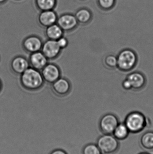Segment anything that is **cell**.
Instances as JSON below:
<instances>
[{
	"label": "cell",
	"mask_w": 153,
	"mask_h": 154,
	"mask_svg": "<svg viewBox=\"0 0 153 154\" xmlns=\"http://www.w3.org/2000/svg\"><path fill=\"white\" fill-rule=\"evenodd\" d=\"M139 142L143 149L148 151H153V131L144 133L140 137Z\"/></svg>",
	"instance_id": "cell-15"
},
{
	"label": "cell",
	"mask_w": 153,
	"mask_h": 154,
	"mask_svg": "<svg viewBox=\"0 0 153 154\" xmlns=\"http://www.w3.org/2000/svg\"><path fill=\"white\" fill-rule=\"evenodd\" d=\"M129 82L132 89L139 91L142 89L146 84V80L143 74L139 72H135L129 74L127 79Z\"/></svg>",
	"instance_id": "cell-9"
},
{
	"label": "cell",
	"mask_w": 153,
	"mask_h": 154,
	"mask_svg": "<svg viewBox=\"0 0 153 154\" xmlns=\"http://www.w3.org/2000/svg\"><path fill=\"white\" fill-rule=\"evenodd\" d=\"M52 84L53 91L58 96H65L70 91L71 85L68 81L66 79L59 78Z\"/></svg>",
	"instance_id": "cell-13"
},
{
	"label": "cell",
	"mask_w": 153,
	"mask_h": 154,
	"mask_svg": "<svg viewBox=\"0 0 153 154\" xmlns=\"http://www.w3.org/2000/svg\"><path fill=\"white\" fill-rule=\"evenodd\" d=\"M117 59V68L122 72L131 71L137 64V55L134 51L130 49H125L120 51Z\"/></svg>",
	"instance_id": "cell-3"
},
{
	"label": "cell",
	"mask_w": 153,
	"mask_h": 154,
	"mask_svg": "<svg viewBox=\"0 0 153 154\" xmlns=\"http://www.w3.org/2000/svg\"><path fill=\"white\" fill-rule=\"evenodd\" d=\"M122 86H123V88L125 90H128L132 89L131 84L129 82L128 80L127 79H126L123 81V83H122Z\"/></svg>",
	"instance_id": "cell-24"
},
{
	"label": "cell",
	"mask_w": 153,
	"mask_h": 154,
	"mask_svg": "<svg viewBox=\"0 0 153 154\" xmlns=\"http://www.w3.org/2000/svg\"><path fill=\"white\" fill-rule=\"evenodd\" d=\"M2 88V83L1 82V80H0V91H1V89Z\"/></svg>",
	"instance_id": "cell-27"
},
{
	"label": "cell",
	"mask_w": 153,
	"mask_h": 154,
	"mask_svg": "<svg viewBox=\"0 0 153 154\" xmlns=\"http://www.w3.org/2000/svg\"><path fill=\"white\" fill-rule=\"evenodd\" d=\"M41 71L44 81L48 83H53L60 78V69L54 64H47Z\"/></svg>",
	"instance_id": "cell-8"
},
{
	"label": "cell",
	"mask_w": 153,
	"mask_h": 154,
	"mask_svg": "<svg viewBox=\"0 0 153 154\" xmlns=\"http://www.w3.org/2000/svg\"><path fill=\"white\" fill-rule=\"evenodd\" d=\"M57 23L63 31H70L74 29L78 23L75 16L70 14H62L57 18Z\"/></svg>",
	"instance_id": "cell-7"
},
{
	"label": "cell",
	"mask_w": 153,
	"mask_h": 154,
	"mask_svg": "<svg viewBox=\"0 0 153 154\" xmlns=\"http://www.w3.org/2000/svg\"><path fill=\"white\" fill-rule=\"evenodd\" d=\"M75 16L78 22L85 24L91 21L93 15L89 9L81 8L76 11Z\"/></svg>",
	"instance_id": "cell-17"
},
{
	"label": "cell",
	"mask_w": 153,
	"mask_h": 154,
	"mask_svg": "<svg viewBox=\"0 0 153 154\" xmlns=\"http://www.w3.org/2000/svg\"><path fill=\"white\" fill-rule=\"evenodd\" d=\"M37 7L40 11L53 10L57 4V0H36Z\"/></svg>",
	"instance_id": "cell-19"
},
{
	"label": "cell",
	"mask_w": 153,
	"mask_h": 154,
	"mask_svg": "<svg viewBox=\"0 0 153 154\" xmlns=\"http://www.w3.org/2000/svg\"><path fill=\"white\" fill-rule=\"evenodd\" d=\"M138 154H151L149 153H147V152H141V153H139Z\"/></svg>",
	"instance_id": "cell-28"
},
{
	"label": "cell",
	"mask_w": 153,
	"mask_h": 154,
	"mask_svg": "<svg viewBox=\"0 0 153 154\" xmlns=\"http://www.w3.org/2000/svg\"><path fill=\"white\" fill-rule=\"evenodd\" d=\"M119 123L118 119L116 115L108 113L101 118L99 123V127L103 134H112Z\"/></svg>",
	"instance_id": "cell-5"
},
{
	"label": "cell",
	"mask_w": 153,
	"mask_h": 154,
	"mask_svg": "<svg viewBox=\"0 0 153 154\" xmlns=\"http://www.w3.org/2000/svg\"><path fill=\"white\" fill-rule=\"evenodd\" d=\"M97 2L101 10L108 11L114 8L116 5V0H98Z\"/></svg>",
	"instance_id": "cell-21"
},
{
	"label": "cell",
	"mask_w": 153,
	"mask_h": 154,
	"mask_svg": "<svg viewBox=\"0 0 153 154\" xmlns=\"http://www.w3.org/2000/svg\"><path fill=\"white\" fill-rule=\"evenodd\" d=\"M57 16L53 10L42 11L38 18L39 23L43 27H47L55 24L57 21Z\"/></svg>",
	"instance_id": "cell-11"
},
{
	"label": "cell",
	"mask_w": 153,
	"mask_h": 154,
	"mask_svg": "<svg viewBox=\"0 0 153 154\" xmlns=\"http://www.w3.org/2000/svg\"><path fill=\"white\" fill-rule=\"evenodd\" d=\"M104 64L105 66L109 69L116 68L117 67V57L113 55H107L104 58Z\"/></svg>",
	"instance_id": "cell-20"
},
{
	"label": "cell",
	"mask_w": 153,
	"mask_h": 154,
	"mask_svg": "<svg viewBox=\"0 0 153 154\" xmlns=\"http://www.w3.org/2000/svg\"><path fill=\"white\" fill-rule=\"evenodd\" d=\"M6 1H7V0H0V4L4 3V2H6Z\"/></svg>",
	"instance_id": "cell-26"
},
{
	"label": "cell",
	"mask_w": 153,
	"mask_h": 154,
	"mask_svg": "<svg viewBox=\"0 0 153 154\" xmlns=\"http://www.w3.org/2000/svg\"><path fill=\"white\" fill-rule=\"evenodd\" d=\"M49 154H67V153L65 151L62 149H57L53 150Z\"/></svg>",
	"instance_id": "cell-25"
},
{
	"label": "cell",
	"mask_w": 153,
	"mask_h": 154,
	"mask_svg": "<svg viewBox=\"0 0 153 154\" xmlns=\"http://www.w3.org/2000/svg\"><path fill=\"white\" fill-rule=\"evenodd\" d=\"M96 144L102 154H113L119 148V143L113 134H103L97 140Z\"/></svg>",
	"instance_id": "cell-4"
},
{
	"label": "cell",
	"mask_w": 153,
	"mask_h": 154,
	"mask_svg": "<svg viewBox=\"0 0 153 154\" xmlns=\"http://www.w3.org/2000/svg\"><path fill=\"white\" fill-rule=\"evenodd\" d=\"M42 44L41 39L36 36H31L26 38L23 42L24 49L29 53L40 51L42 48Z\"/></svg>",
	"instance_id": "cell-10"
},
{
	"label": "cell",
	"mask_w": 153,
	"mask_h": 154,
	"mask_svg": "<svg viewBox=\"0 0 153 154\" xmlns=\"http://www.w3.org/2000/svg\"><path fill=\"white\" fill-rule=\"evenodd\" d=\"M150 121L142 113L134 111L129 113L125 119V125L130 133L138 134L149 125Z\"/></svg>",
	"instance_id": "cell-2"
},
{
	"label": "cell",
	"mask_w": 153,
	"mask_h": 154,
	"mask_svg": "<svg viewBox=\"0 0 153 154\" xmlns=\"http://www.w3.org/2000/svg\"><path fill=\"white\" fill-rule=\"evenodd\" d=\"M83 154H102L97 144H88L83 149Z\"/></svg>",
	"instance_id": "cell-22"
},
{
	"label": "cell",
	"mask_w": 153,
	"mask_h": 154,
	"mask_svg": "<svg viewBox=\"0 0 153 154\" xmlns=\"http://www.w3.org/2000/svg\"><path fill=\"white\" fill-rule=\"evenodd\" d=\"M46 34L49 39L57 41L63 37V31L57 24L55 23L47 27Z\"/></svg>",
	"instance_id": "cell-16"
},
{
	"label": "cell",
	"mask_w": 153,
	"mask_h": 154,
	"mask_svg": "<svg viewBox=\"0 0 153 154\" xmlns=\"http://www.w3.org/2000/svg\"><path fill=\"white\" fill-rule=\"evenodd\" d=\"M41 52L48 59H54L58 57L61 49L57 41L49 39L42 45Z\"/></svg>",
	"instance_id": "cell-6"
},
{
	"label": "cell",
	"mask_w": 153,
	"mask_h": 154,
	"mask_svg": "<svg viewBox=\"0 0 153 154\" xmlns=\"http://www.w3.org/2000/svg\"><path fill=\"white\" fill-rule=\"evenodd\" d=\"M48 59L41 51L31 53L30 57L29 63L32 68L37 70H41L47 65Z\"/></svg>",
	"instance_id": "cell-12"
},
{
	"label": "cell",
	"mask_w": 153,
	"mask_h": 154,
	"mask_svg": "<svg viewBox=\"0 0 153 154\" xmlns=\"http://www.w3.org/2000/svg\"><path fill=\"white\" fill-rule=\"evenodd\" d=\"M44 82L41 73L33 68H28L21 76L22 85L29 90L39 89L42 87Z\"/></svg>",
	"instance_id": "cell-1"
},
{
	"label": "cell",
	"mask_w": 153,
	"mask_h": 154,
	"mask_svg": "<svg viewBox=\"0 0 153 154\" xmlns=\"http://www.w3.org/2000/svg\"><path fill=\"white\" fill-rule=\"evenodd\" d=\"M28 61L22 57H17L12 60L11 67L15 74L21 75L29 68Z\"/></svg>",
	"instance_id": "cell-14"
},
{
	"label": "cell",
	"mask_w": 153,
	"mask_h": 154,
	"mask_svg": "<svg viewBox=\"0 0 153 154\" xmlns=\"http://www.w3.org/2000/svg\"><path fill=\"white\" fill-rule=\"evenodd\" d=\"M129 132L125 123H119L115 128L112 134L117 140H124L129 135Z\"/></svg>",
	"instance_id": "cell-18"
},
{
	"label": "cell",
	"mask_w": 153,
	"mask_h": 154,
	"mask_svg": "<svg viewBox=\"0 0 153 154\" xmlns=\"http://www.w3.org/2000/svg\"><path fill=\"white\" fill-rule=\"evenodd\" d=\"M57 41L58 43V46H59L61 50L66 48L68 45V41L64 37H61L60 38L58 39Z\"/></svg>",
	"instance_id": "cell-23"
}]
</instances>
